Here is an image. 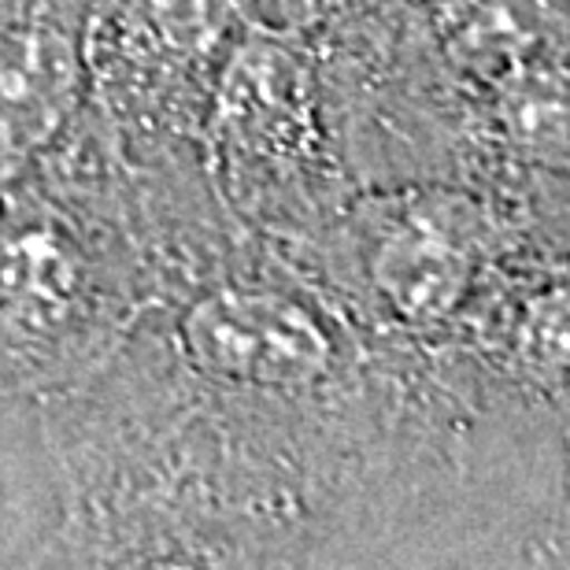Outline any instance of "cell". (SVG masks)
<instances>
[{
    "mask_svg": "<svg viewBox=\"0 0 570 570\" xmlns=\"http://www.w3.org/2000/svg\"><path fill=\"white\" fill-rule=\"evenodd\" d=\"M200 145L130 153L89 108L0 193V396L49 401L105 371L164 289L208 193Z\"/></svg>",
    "mask_w": 570,
    "mask_h": 570,
    "instance_id": "6da1fadb",
    "label": "cell"
},
{
    "mask_svg": "<svg viewBox=\"0 0 570 570\" xmlns=\"http://www.w3.org/2000/svg\"><path fill=\"white\" fill-rule=\"evenodd\" d=\"M538 248L527 226L485 193L404 181L360 186L323 230L282 253L367 337L441 352L463 345L508 267Z\"/></svg>",
    "mask_w": 570,
    "mask_h": 570,
    "instance_id": "7a4b0ae2",
    "label": "cell"
},
{
    "mask_svg": "<svg viewBox=\"0 0 570 570\" xmlns=\"http://www.w3.org/2000/svg\"><path fill=\"white\" fill-rule=\"evenodd\" d=\"M226 212L278 248L318 234L360 189L334 138L315 41L275 19L234 41L200 130Z\"/></svg>",
    "mask_w": 570,
    "mask_h": 570,
    "instance_id": "3957f363",
    "label": "cell"
},
{
    "mask_svg": "<svg viewBox=\"0 0 570 570\" xmlns=\"http://www.w3.org/2000/svg\"><path fill=\"white\" fill-rule=\"evenodd\" d=\"M275 0H86V100L130 153L200 145L234 41Z\"/></svg>",
    "mask_w": 570,
    "mask_h": 570,
    "instance_id": "277c9868",
    "label": "cell"
},
{
    "mask_svg": "<svg viewBox=\"0 0 570 570\" xmlns=\"http://www.w3.org/2000/svg\"><path fill=\"white\" fill-rule=\"evenodd\" d=\"M86 0H0V193L86 105Z\"/></svg>",
    "mask_w": 570,
    "mask_h": 570,
    "instance_id": "5b68a950",
    "label": "cell"
},
{
    "mask_svg": "<svg viewBox=\"0 0 570 570\" xmlns=\"http://www.w3.org/2000/svg\"><path fill=\"white\" fill-rule=\"evenodd\" d=\"M460 348L489 379L560 415L570 433V253L519 256Z\"/></svg>",
    "mask_w": 570,
    "mask_h": 570,
    "instance_id": "8992f818",
    "label": "cell"
}]
</instances>
